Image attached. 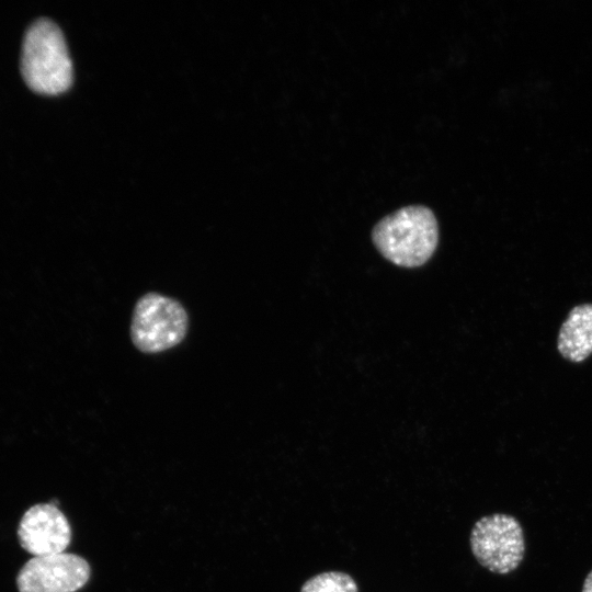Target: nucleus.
<instances>
[{
    "instance_id": "nucleus-9",
    "label": "nucleus",
    "mask_w": 592,
    "mask_h": 592,
    "mask_svg": "<svg viewBox=\"0 0 592 592\" xmlns=\"http://www.w3.org/2000/svg\"><path fill=\"white\" fill-rule=\"evenodd\" d=\"M582 592H592V570L588 573L584 579Z\"/></svg>"
},
{
    "instance_id": "nucleus-1",
    "label": "nucleus",
    "mask_w": 592,
    "mask_h": 592,
    "mask_svg": "<svg viewBox=\"0 0 592 592\" xmlns=\"http://www.w3.org/2000/svg\"><path fill=\"white\" fill-rule=\"evenodd\" d=\"M372 240L380 254L391 263L418 267L431 259L437 247V219L425 205H406L375 224Z\"/></svg>"
},
{
    "instance_id": "nucleus-3",
    "label": "nucleus",
    "mask_w": 592,
    "mask_h": 592,
    "mask_svg": "<svg viewBox=\"0 0 592 592\" xmlns=\"http://www.w3.org/2000/svg\"><path fill=\"white\" fill-rule=\"evenodd\" d=\"M189 330V315L175 298L149 292L135 304L130 321L134 346L156 354L179 345Z\"/></svg>"
},
{
    "instance_id": "nucleus-5",
    "label": "nucleus",
    "mask_w": 592,
    "mask_h": 592,
    "mask_svg": "<svg viewBox=\"0 0 592 592\" xmlns=\"http://www.w3.org/2000/svg\"><path fill=\"white\" fill-rule=\"evenodd\" d=\"M91 569L86 559L60 553L32 557L16 577L19 592H76L89 581Z\"/></svg>"
},
{
    "instance_id": "nucleus-6",
    "label": "nucleus",
    "mask_w": 592,
    "mask_h": 592,
    "mask_svg": "<svg viewBox=\"0 0 592 592\" xmlns=\"http://www.w3.org/2000/svg\"><path fill=\"white\" fill-rule=\"evenodd\" d=\"M20 545L33 557L65 553L71 527L56 504L38 503L25 511L19 527Z\"/></svg>"
},
{
    "instance_id": "nucleus-4",
    "label": "nucleus",
    "mask_w": 592,
    "mask_h": 592,
    "mask_svg": "<svg viewBox=\"0 0 592 592\" xmlns=\"http://www.w3.org/2000/svg\"><path fill=\"white\" fill-rule=\"evenodd\" d=\"M469 540L476 560L493 573H510L524 558L523 528L520 522L509 514L482 516L474 524Z\"/></svg>"
},
{
    "instance_id": "nucleus-8",
    "label": "nucleus",
    "mask_w": 592,
    "mask_h": 592,
    "mask_svg": "<svg viewBox=\"0 0 592 592\" xmlns=\"http://www.w3.org/2000/svg\"><path fill=\"white\" fill-rule=\"evenodd\" d=\"M300 592H357V584L345 572L328 571L309 578Z\"/></svg>"
},
{
    "instance_id": "nucleus-2",
    "label": "nucleus",
    "mask_w": 592,
    "mask_h": 592,
    "mask_svg": "<svg viewBox=\"0 0 592 592\" xmlns=\"http://www.w3.org/2000/svg\"><path fill=\"white\" fill-rule=\"evenodd\" d=\"M21 73L30 89L59 94L72 83V64L60 29L48 19L35 21L26 31L21 54Z\"/></svg>"
},
{
    "instance_id": "nucleus-7",
    "label": "nucleus",
    "mask_w": 592,
    "mask_h": 592,
    "mask_svg": "<svg viewBox=\"0 0 592 592\" xmlns=\"http://www.w3.org/2000/svg\"><path fill=\"white\" fill-rule=\"evenodd\" d=\"M557 350L571 363H581L592 354V303L570 309L558 332Z\"/></svg>"
}]
</instances>
